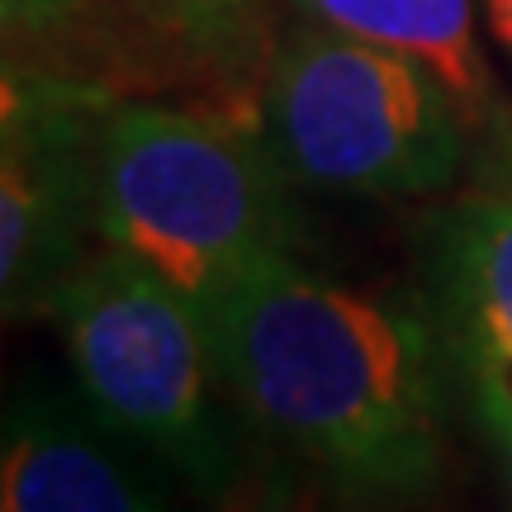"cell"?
<instances>
[{
	"label": "cell",
	"instance_id": "1",
	"mask_svg": "<svg viewBox=\"0 0 512 512\" xmlns=\"http://www.w3.org/2000/svg\"><path fill=\"white\" fill-rule=\"evenodd\" d=\"M242 418L361 512H403L446 475L432 328L389 294L280 256L204 313Z\"/></svg>",
	"mask_w": 512,
	"mask_h": 512
},
{
	"label": "cell",
	"instance_id": "2",
	"mask_svg": "<svg viewBox=\"0 0 512 512\" xmlns=\"http://www.w3.org/2000/svg\"><path fill=\"white\" fill-rule=\"evenodd\" d=\"M95 233L204 313L294 256L290 176L261 128L209 105H114L95 152Z\"/></svg>",
	"mask_w": 512,
	"mask_h": 512
},
{
	"label": "cell",
	"instance_id": "3",
	"mask_svg": "<svg viewBox=\"0 0 512 512\" xmlns=\"http://www.w3.org/2000/svg\"><path fill=\"white\" fill-rule=\"evenodd\" d=\"M76 384L100 418L195 498L238 508L242 408L200 304L124 252L86 256L53 294Z\"/></svg>",
	"mask_w": 512,
	"mask_h": 512
},
{
	"label": "cell",
	"instance_id": "4",
	"mask_svg": "<svg viewBox=\"0 0 512 512\" xmlns=\"http://www.w3.org/2000/svg\"><path fill=\"white\" fill-rule=\"evenodd\" d=\"M460 100L418 57L299 29L266 62L261 133L285 176L337 195H427L465 157Z\"/></svg>",
	"mask_w": 512,
	"mask_h": 512
},
{
	"label": "cell",
	"instance_id": "5",
	"mask_svg": "<svg viewBox=\"0 0 512 512\" xmlns=\"http://www.w3.org/2000/svg\"><path fill=\"white\" fill-rule=\"evenodd\" d=\"M110 95L29 67H5L0 290L5 309L53 304L95 233V152Z\"/></svg>",
	"mask_w": 512,
	"mask_h": 512
},
{
	"label": "cell",
	"instance_id": "6",
	"mask_svg": "<svg viewBox=\"0 0 512 512\" xmlns=\"http://www.w3.org/2000/svg\"><path fill=\"white\" fill-rule=\"evenodd\" d=\"M152 465L86 394H24L5 418L0 512H181Z\"/></svg>",
	"mask_w": 512,
	"mask_h": 512
},
{
	"label": "cell",
	"instance_id": "7",
	"mask_svg": "<svg viewBox=\"0 0 512 512\" xmlns=\"http://www.w3.org/2000/svg\"><path fill=\"white\" fill-rule=\"evenodd\" d=\"M437 290L465 370L512 375V176L446 219Z\"/></svg>",
	"mask_w": 512,
	"mask_h": 512
},
{
	"label": "cell",
	"instance_id": "8",
	"mask_svg": "<svg viewBox=\"0 0 512 512\" xmlns=\"http://www.w3.org/2000/svg\"><path fill=\"white\" fill-rule=\"evenodd\" d=\"M290 10L313 29L418 57L470 119L494 105V72L479 53L470 0H290Z\"/></svg>",
	"mask_w": 512,
	"mask_h": 512
},
{
	"label": "cell",
	"instance_id": "9",
	"mask_svg": "<svg viewBox=\"0 0 512 512\" xmlns=\"http://www.w3.org/2000/svg\"><path fill=\"white\" fill-rule=\"evenodd\" d=\"M138 19L166 34L209 86L266 72V0H124Z\"/></svg>",
	"mask_w": 512,
	"mask_h": 512
},
{
	"label": "cell",
	"instance_id": "10",
	"mask_svg": "<svg viewBox=\"0 0 512 512\" xmlns=\"http://www.w3.org/2000/svg\"><path fill=\"white\" fill-rule=\"evenodd\" d=\"M470 384H475V403L489 422V432H494L503 460H508L512 479V375H470Z\"/></svg>",
	"mask_w": 512,
	"mask_h": 512
},
{
	"label": "cell",
	"instance_id": "11",
	"mask_svg": "<svg viewBox=\"0 0 512 512\" xmlns=\"http://www.w3.org/2000/svg\"><path fill=\"white\" fill-rule=\"evenodd\" d=\"M484 19H489L498 43L512 53V0H484Z\"/></svg>",
	"mask_w": 512,
	"mask_h": 512
}]
</instances>
